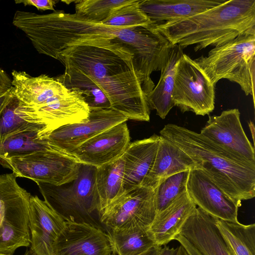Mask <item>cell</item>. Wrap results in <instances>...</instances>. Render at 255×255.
Segmentation results:
<instances>
[{
    "label": "cell",
    "instance_id": "1",
    "mask_svg": "<svg viewBox=\"0 0 255 255\" xmlns=\"http://www.w3.org/2000/svg\"><path fill=\"white\" fill-rule=\"evenodd\" d=\"M65 67L55 78L82 94L90 110L112 109L128 120L148 122L150 109L132 55L112 38L85 40L62 49Z\"/></svg>",
    "mask_w": 255,
    "mask_h": 255
},
{
    "label": "cell",
    "instance_id": "2",
    "mask_svg": "<svg viewBox=\"0 0 255 255\" xmlns=\"http://www.w3.org/2000/svg\"><path fill=\"white\" fill-rule=\"evenodd\" d=\"M160 135L178 147L192 159L195 168L208 176L238 206L255 196V164L242 160L200 133L172 124Z\"/></svg>",
    "mask_w": 255,
    "mask_h": 255
},
{
    "label": "cell",
    "instance_id": "3",
    "mask_svg": "<svg viewBox=\"0 0 255 255\" xmlns=\"http://www.w3.org/2000/svg\"><path fill=\"white\" fill-rule=\"evenodd\" d=\"M152 27L172 45L182 49L195 44L194 50L217 46L255 29V0H230L185 19Z\"/></svg>",
    "mask_w": 255,
    "mask_h": 255
},
{
    "label": "cell",
    "instance_id": "4",
    "mask_svg": "<svg viewBox=\"0 0 255 255\" xmlns=\"http://www.w3.org/2000/svg\"><path fill=\"white\" fill-rule=\"evenodd\" d=\"M11 75L12 94L40 118L48 135L63 126L88 120L90 109L78 90L68 89L45 74L33 77L13 70Z\"/></svg>",
    "mask_w": 255,
    "mask_h": 255
},
{
    "label": "cell",
    "instance_id": "5",
    "mask_svg": "<svg viewBox=\"0 0 255 255\" xmlns=\"http://www.w3.org/2000/svg\"><path fill=\"white\" fill-rule=\"evenodd\" d=\"M12 24L25 34L39 54L55 59L62 49L76 42L113 38L119 28L93 22L75 13L61 10L46 14L17 10Z\"/></svg>",
    "mask_w": 255,
    "mask_h": 255
},
{
    "label": "cell",
    "instance_id": "6",
    "mask_svg": "<svg viewBox=\"0 0 255 255\" xmlns=\"http://www.w3.org/2000/svg\"><path fill=\"white\" fill-rule=\"evenodd\" d=\"M215 85L222 79L239 84L255 104V29L209 51L206 56L194 59Z\"/></svg>",
    "mask_w": 255,
    "mask_h": 255
},
{
    "label": "cell",
    "instance_id": "7",
    "mask_svg": "<svg viewBox=\"0 0 255 255\" xmlns=\"http://www.w3.org/2000/svg\"><path fill=\"white\" fill-rule=\"evenodd\" d=\"M95 166L81 164L77 178L60 186L36 183L45 201L65 221L87 223L102 228Z\"/></svg>",
    "mask_w": 255,
    "mask_h": 255
},
{
    "label": "cell",
    "instance_id": "8",
    "mask_svg": "<svg viewBox=\"0 0 255 255\" xmlns=\"http://www.w3.org/2000/svg\"><path fill=\"white\" fill-rule=\"evenodd\" d=\"M112 39L131 54L146 96L155 87L150 75L161 70L172 44L150 25L119 27Z\"/></svg>",
    "mask_w": 255,
    "mask_h": 255
},
{
    "label": "cell",
    "instance_id": "9",
    "mask_svg": "<svg viewBox=\"0 0 255 255\" xmlns=\"http://www.w3.org/2000/svg\"><path fill=\"white\" fill-rule=\"evenodd\" d=\"M4 167L17 177L60 186L76 179L82 163L73 156L60 150H42L25 155L0 159Z\"/></svg>",
    "mask_w": 255,
    "mask_h": 255
},
{
    "label": "cell",
    "instance_id": "10",
    "mask_svg": "<svg viewBox=\"0 0 255 255\" xmlns=\"http://www.w3.org/2000/svg\"><path fill=\"white\" fill-rule=\"evenodd\" d=\"M215 85L201 67L183 53L175 66L172 101L182 113L209 115L215 108Z\"/></svg>",
    "mask_w": 255,
    "mask_h": 255
},
{
    "label": "cell",
    "instance_id": "11",
    "mask_svg": "<svg viewBox=\"0 0 255 255\" xmlns=\"http://www.w3.org/2000/svg\"><path fill=\"white\" fill-rule=\"evenodd\" d=\"M156 214L155 189L139 186L124 192L103 213L107 231L146 230Z\"/></svg>",
    "mask_w": 255,
    "mask_h": 255
},
{
    "label": "cell",
    "instance_id": "12",
    "mask_svg": "<svg viewBox=\"0 0 255 255\" xmlns=\"http://www.w3.org/2000/svg\"><path fill=\"white\" fill-rule=\"evenodd\" d=\"M200 133L234 156L255 164V148L244 130L238 109L209 116Z\"/></svg>",
    "mask_w": 255,
    "mask_h": 255
},
{
    "label": "cell",
    "instance_id": "13",
    "mask_svg": "<svg viewBox=\"0 0 255 255\" xmlns=\"http://www.w3.org/2000/svg\"><path fill=\"white\" fill-rule=\"evenodd\" d=\"M127 118L112 109L90 110L87 120L60 127L47 136L48 143L57 149L70 153L88 139Z\"/></svg>",
    "mask_w": 255,
    "mask_h": 255
},
{
    "label": "cell",
    "instance_id": "14",
    "mask_svg": "<svg viewBox=\"0 0 255 255\" xmlns=\"http://www.w3.org/2000/svg\"><path fill=\"white\" fill-rule=\"evenodd\" d=\"M113 252L104 229L91 224L71 221H66L53 247V255H110Z\"/></svg>",
    "mask_w": 255,
    "mask_h": 255
},
{
    "label": "cell",
    "instance_id": "15",
    "mask_svg": "<svg viewBox=\"0 0 255 255\" xmlns=\"http://www.w3.org/2000/svg\"><path fill=\"white\" fill-rule=\"evenodd\" d=\"M130 143L129 130L125 122L88 139L70 155L82 164L98 167L121 157Z\"/></svg>",
    "mask_w": 255,
    "mask_h": 255
},
{
    "label": "cell",
    "instance_id": "16",
    "mask_svg": "<svg viewBox=\"0 0 255 255\" xmlns=\"http://www.w3.org/2000/svg\"><path fill=\"white\" fill-rule=\"evenodd\" d=\"M186 190L196 206L213 218L238 221V206L201 170H190Z\"/></svg>",
    "mask_w": 255,
    "mask_h": 255
},
{
    "label": "cell",
    "instance_id": "17",
    "mask_svg": "<svg viewBox=\"0 0 255 255\" xmlns=\"http://www.w3.org/2000/svg\"><path fill=\"white\" fill-rule=\"evenodd\" d=\"M66 221L37 196L30 199L29 228L30 249L36 255H53L54 244Z\"/></svg>",
    "mask_w": 255,
    "mask_h": 255
},
{
    "label": "cell",
    "instance_id": "18",
    "mask_svg": "<svg viewBox=\"0 0 255 255\" xmlns=\"http://www.w3.org/2000/svg\"><path fill=\"white\" fill-rule=\"evenodd\" d=\"M196 207L186 189L166 208L156 212L146 230L154 246L161 247L174 240Z\"/></svg>",
    "mask_w": 255,
    "mask_h": 255
},
{
    "label": "cell",
    "instance_id": "19",
    "mask_svg": "<svg viewBox=\"0 0 255 255\" xmlns=\"http://www.w3.org/2000/svg\"><path fill=\"white\" fill-rule=\"evenodd\" d=\"M179 234L201 255H231L216 226V219L198 207L186 220Z\"/></svg>",
    "mask_w": 255,
    "mask_h": 255
},
{
    "label": "cell",
    "instance_id": "20",
    "mask_svg": "<svg viewBox=\"0 0 255 255\" xmlns=\"http://www.w3.org/2000/svg\"><path fill=\"white\" fill-rule=\"evenodd\" d=\"M13 172L0 175V226L7 223L30 235L29 212L30 194L16 182Z\"/></svg>",
    "mask_w": 255,
    "mask_h": 255
},
{
    "label": "cell",
    "instance_id": "21",
    "mask_svg": "<svg viewBox=\"0 0 255 255\" xmlns=\"http://www.w3.org/2000/svg\"><path fill=\"white\" fill-rule=\"evenodd\" d=\"M226 0H139V6L155 25L185 19L217 6Z\"/></svg>",
    "mask_w": 255,
    "mask_h": 255
},
{
    "label": "cell",
    "instance_id": "22",
    "mask_svg": "<svg viewBox=\"0 0 255 255\" xmlns=\"http://www.w3.org/2000/svg\"><path fill=\"white\" fill-rule=\"evenodd\" d=\"M160 136L155 134L130 143L123 156L124 192L141 185L149 171L157 150Z\"/></svg>",
    "mask_w": 255,
    "mask_h": 255
},
{
    "label": "cell",
    "instance_id": "23",
    "mask_svg": "<svg viewBox=\"0 0 255 255\" xmlns=\"http://www.w3.org/2000/svg\"><path fill=\"white\" fill-rule=\"evenodd\" d=\"M160 136L159 144L151 167L141 185L156 189L169 177L195 168L190 157L176 145Z\"/></svg>",
    "mask_w": 255,
    "mask_h": 255
},
{
    "label": "cell",
    "instance_id": "24",
    "mask_svg": "<svg viewBox=\"0 0 255 255\" xmlns=\"http://www.w3.org/2000/svg\"><path fill=\"white\" fill-rule=\"evenodd\" d=\"M183 54L179 45H172L166 62L161 69L160 79L152 91L146 95L150 110L156 111V115L162 119L165 118L174 106L172 93L176 63Z\"/></svg>",
    "mask_w": 255,
    "mask_h": 255
},
{
    "label": "cell",
    "instance_id": "25",
    "mask_svg": "<svg viewBox=\"0 0 255 255\" xmlns=\"http://www.w3.org/2000/svg\"><path fill=\"white\" fill-rule=\"evenodd\" d=\"M123 156L96 168L95 186L99 200L100 218L105 210L123 193Z\"/></svg>",
    "mask_w": 255,
    "mask_h": 255
},
{
    "label": "cell",
    "instance_id": "26",
    "mask_svg": "<svg viewBox=\"0 0 255 255\" xmlns=\"http://www.w3.org/2000/svg\"><path fill=\"white\" fill-rule=\"evenodd\" d=\"M44 129L18 131L0 141V159L25 155L42 150H59L48 143Z\"/></svg>",
    "mask_w": 255,
    "mask_h": 255
},
{
    "label": "cell",
    "instance_id": "27",
    "mask_svg": "<svg viewBox=\"0 0 255 255\" xmlns=\"http://www.w3.org/2000/svg\"><path fill=\"white\" fill-rule=\"evenodd\" d=\"M34 129H44L48 136L46 127L40 118L12 94L0 114V141L14 133Z\"/></svg>",
    "mask_w": 255,
    "mask_h": 255
},
{
    "label": "cell",
    "instance_id": "28",
    "mask_svg": "<svg viewBox=\"0 0 255 255\" xmlns=\"http://www.w3.org/2000/svg\"><path fill=\"white\" fill-rule=\"evenodd\" d=\"M216 226L231 255H255V224L216 219Z\"/></svg>",
    "mask_w": 255,
    "mask_h": 255
},
{
    "label": "cell",
    "instance_id": "29",
    "mask_svg": "<svg viewBox=\"0 0 255 255\" xmlns=\"http://www.w3.org/2000/svg\"><path fill=\"white\" fill-rule=\"evenodd\" d=\"M117 255H146L154 247L146 231L141 229L107 231Z\"/></svg>",
    "mask_w": 255,
    "mask_h": 255
},
{
    "label": "cell",
    "instance_id": "30",
    "mask_svg": "<svg viewBox=\"0 0 255 255\" xmlns=\"http://www.w3.org/2000/svg\"><path fill=\"white\" fill-rule=\"evenodd\" d=\"M139 0H131L114 9L101 24L114 27H129L152 24L139 6Z\"/></svg>",
    "mask_w": 255,
    "mask_h": 255
},
{
    "label": "cell",
    "instance_id": "31",
    "mask_svg": "<svg viewBox=\"0 0 255 255\" xmlns=\"http://www.w3.org/2000/svg\"><path fill=\"white\" fill-rule=\"evenodd\" d=\"M131 0H76L75 13L91 22L102 23L116 8Z\"/></svg>",
    "mask_w": 255,
    "mask_h": 255
},
{
    "label": "cell",
    "instance_id": "32",
    "mask_svg": "<svg viewBox=\"0 0 255 255\" xmlns=\"http://www.w3.org/2000/svg\"><path fill=\"white\" fill-rule=\"evenodd\" d=\"M189 171L169 177L155 189L156 212L166 208L186 189Z\"/></svg>",
    "mask_w": 255,
    "mask_h": 255
},
{
    "label": "cell",
    "instance_id": "33",
    "mask_svg": "<svg viewBox=\"0 0 255 255\" xmlns=\"http://www.w3.org/2000/svg\"><path fill=\"white\" fill-rule=\"evenodd\" d=\"M30 236L4 222L0 226V254L13 255L15 250L30 245Z\"/></svg>",
    "mask_w": 255,
    "mask_h": 255
},
{
    "label": "cell",
    "instance_id": "34",
    "mask_svg": "<svg viewBox=\"0 0 255 255\" xmlns=\"http://www.w3.org/2000/svg\"><path fill=\"white\" fill-rule=\"evenodd\" d=\"M58 2L55 0H15L16 4L22 3L24 5H32L38 10H54V6Z\"/></svg>",
    "mask_w": 255,
    "mask_h": 255
},
{
    "label": "cell",
    "instance_id": "35",
    "mask_svg": "<svg viewBox=\"0 0 255 255\" xmlns=\"http://www.w3.org/2000/svg\"><path fill=\"white\" fill-rule=\"evenodd\" d=\"M185 249L188 255H201L195 248L182 235L179 234L175 240Z\"/></svg>",
    "mask_w": 255,
    "mask_h": 255
},
{
    "label": "cell",
    "instance_id": "36",
    "mask_svg": "<svg viewBox=\"0 0 255 255\" xmlns=\"http://www.w3.org/2000/svg\"><path fill=\"white\" fill-rule=\"evenodd\" d=\"M11 87V80L6 72L0 68V95L7 92Z\"/></svg>",
    "mask_w": 255,
    "mask_h": 255
},
{
    "label": "cell",
    "instance_id": "37",
    "mask_svg": "<svg viewBox=\"0 0 255 255\" xmlns=\"http://www.w3.org/2000/svg\"><path fill=\"white\" fill-rule=\"evenodd\" d=\"M159 255H188L181 245L176 248L165 247L160 249Z\"/></svg>",
    "mask_w": 255,
    "mask_h": 255
},
{
    "label": "cell",
    "instance_id": "38",
    "mask_svg": "<svg viewBox=\"0 0 255 255\" xmlns=\"http://www.w3.org/2000/svg\"><path fill=\"white\" fill-rule=\"evenodd\" d=\"M11 96V88L5 93L0 95V114L9 102Z\"/></svg>",
    "mask_w": 255,
    "mask_h": 255
},
{
    "label": "cell",
    "instance_id": "39",
    "mask_svg": "<svg viewBox=\"0 0 255 255\" xmlns=\"http://www.w3.org/2000/svg\"><path fill=\"white\" fill-rule=\"evenodd\" d=\"M161 247L155 246L146 255H159Z\"/></svg>",
    "mask_w": 255,
    "mask_h": 255
},
{
    "label": "cell",
    "instance_id": "40",
    "mask_svg": "<svg viewBox=\"0 0 255 255\" xmlns=\"http://www.w3.org/2000/svg\"><path fill=\"white\" fill-rule=\"evenodd\" d=\"M249 128H250V130L251 131V133L252 134V136H253V141H254H254H255V139H254V137H255V126H254V123L250 121L249 123Z\"/></svg>",
    "mask_w": 255,
    "mask_h": 255
},
{
    "label": "cell",
    "instance_id": "41",
    "mask_svg": "<svg viewBox=\"0 0 255 255\" xmlns=\"http://www.w3.org/2000/svg\"><path fill=\"white\" fill-rule=\"evenodd\" d=\"M24 255H36L32 250L30 248L28 250H27Z\"/></svg>",
    "mask_w": 255,
    "mask_h": 255
},
{
    "label": "cell",
    "instance_id": "42",
    "mask_svg": "<svg viewBox=\"0 0 255 255\" xmlns=\"http://www.w3.org/2000/svg\"><path fill=\"white\" fill-rule=\"evenodd\" d=\"M110 255H117V254L113 252Z\"/></svg>",
    "mask_w": 255,
    "mask_h": 255
},
{
    "label": "cell",
    "instance_id": "43",
    "mask_svg": "<svg viewBox=\"0 0 255 255\" xmlns=\"http://www.w3.org/2000/svg\"><path fill=\"white\" fill-rule=\"evenodd\" d=\"M0 255H1V254H0Z\"/></svg>",
    "mask_w": 255,
    "mask_h": 255
}]
</instances>
